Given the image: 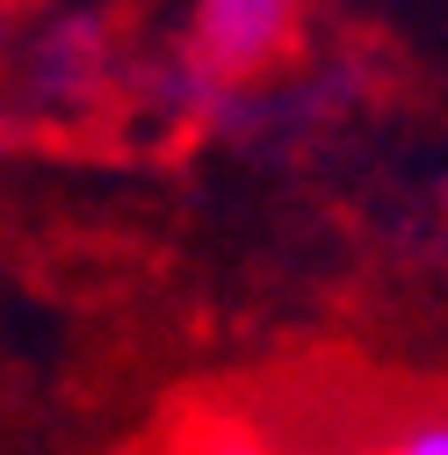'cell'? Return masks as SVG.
Segmentation results:
<instances>
[{
	"mask_svg": "<svg viewBox=\"0 0 448 455\" xmlns=\"http://www.w3.org/2000/svg\"><path fill=\"white\" fill-rule=\"evenodd\" d=\"M304 0H196L188 59L203 80H253L297 44Z\"/></svg>",
	"mask_w": 448,
	"mask_h": 455,
	"instance_id": "1",
	"label": "cell"
},
{
	"mask_svg": "<svg viewBox=\"0 0 448 455\" xmlns=\"http://www.w3.org/2000/svg\"><path fill=\"white\" fill-rule=\"evenodd\" d=\"M369 455H448V412H427V419H405L390 427Z\"/></svg>",
	"mask_w": 448,
	"mask_h": 455,
	"instance_id": "2",
	"label": "cell"
},
{
	"mask_svg": "<svg viewBox=\"0 0 448 455\" xmlns=\"http://www.w3.org/2000/svg\"><path fill=\"white\" fill-rule=\"evenodd\" d=\"M166 455H275V448L253 441V434H232V427H210V419H203L196 434H181Z\"/></svg>",
	"mask_w": 448,
	"mask_h": 455,
	"instance_id": "3",
	"label": "cell"
}]
</instances>
